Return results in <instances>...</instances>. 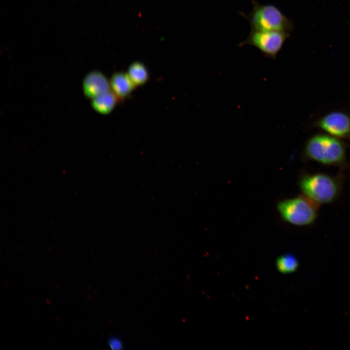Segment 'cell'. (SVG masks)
Here are the masks:
<instances>
[{
    "instance_id": "obj_1",
    "label": "cell",
    "mask_w": 350,
    "mask_h": 350,
    "mask_svg": "<svg viewBox=\"0 0 350 350\" xmlns=\"http://www.w3.org/2000/svg\"><path fill=\"white\" fill-rule=\"evenodd\" d=\"M304 151L310 159L326 165H338L346 159L344 143L340 139L328 134L311 137L306 142Z\"/></svg>"
},
{
    "instance_id": "obj_2",
    "label": "cell",
    "mask_w": 350,
    "mask_h": 350,
    "mask_svg": "<svg viewBox=\"0 0 350 350\" xmlns=\"http://www.w3.org/2000/svg\"><path fill=\"white\" fill-rule=\"evenodd\" d=\"M252 4V10L247 18L252 30L288 33L292 31V22L276 6L261 4L254 0Z\"/></svg>"
},
{
    "instance_id": "obj_3",
    "label": "cell",
    "mask_w": 350,
    "mask_h": 350,
    "mask_svg": "<svg viewBox=\"0 0 350 350\" xmlns=\"http://www.w3.org/2000/svg\"><path fill=\"white\" fill-rule=\"evenodd\" d=\"M299 185L305 196L318 204L333 202L340 190L336 179L323 173L303 175L299 179Z\"/></svg>"
},
{
    "instance_id": "obj_4",
    "label": "cell",
    "mask_w": 350,
    "mask_h": 350,
    "mask_svg": "<svg viewBox=\"0 0 350 350\" xmlns=\"http://www.w3.org/2000/svg\"><path fill=\"white\" fill-rule=\"evenodd\" d=\"M282 218L298 226L312 224L317 217L318 204L305 195L280 201L277 206Z\"/></svg>"
},
{
    "instance_id": "obj_5",
    "label": "cell",
    "mask_w": 350,
    "mask_h": 350,
    "mask_svg": "<svg viewBox=\"0 0 350 350\" xmlns=\"http://www.w3.org/2000/svg\"><path fill=\"white\" fill-rule=\"evenodd\" d=\"M289 35L283 32L251 30L248 37L238 46L252 45L265 56L275 59Z\"/></svg>"
},
{
    "instance_id": "obj_6",
    "label": "cell",
    "mask_w": 350,
    "mask_h": 350,
    "mask_svg": "<svg viewBox=\"0 0 350 350\" xmlns=\"http://www.w3.org/2000/svg\"><path fill=\"white\" fill-rule=\"evenodd\" d=\"M316 125L328 134L338 139L350 138V115L345 112H329L319 118Z\"/></svg>"
},
{
    "instance_id": "obj_7",
    "label": "cell",
    "mask_w": 350,
    "mask_h": 350,
    "mask_svg": "<svg viewBox=\"0 0 350 350\" xmlns=\"http://www.w3.org/2000/svg\"><path fill=\"white\" fill-rule=\"evenodd\" d=\"M84 92L90 98H94L110 91V82L101 72L92 71L88 74L83 83Z\"/></svg>"
},
{
    "instance_id": "obj_8",
    "label": "cell",
    "mask_w": 350,
    "mask_h": 350,
    "mask_svg": "<svg viewBox=\"0 0 350 350\" xmlns=\"http://www.w3.org/2000/svg\"><path fill=\"white\" fill-rule=\"evenodd\" d=\"M109 82L112 91L120 101L127 98L136 88L128 74L122 72L114 73Z\"/></svg>"
},
{
    "instance_id": "obj_9",
    "label": "cell",
    "mask_w": 350,
    "mask_h": 350,
    "mask_svg": "<svg viewBox=\"0 0 350 350\" xmlns=\"http://www.w3.org/2000/svg\"><path fill=\"white\" fill-rule=\"evenodd\" d=\"M118 101L117 96L110 90L93 98L91 105L97 112L106 114L113 109Z\"/></svg>"
},
{
    "instance_id": "obj_10",
    "label": "cell",
    "mask_w": 350,
    "mask_h": 350,
    "mask_svg": "<svg viewBox=\"0 0 350 350\" xmlns=\"http://www.w3.org/2000/svg\"><path fill=\"white\" fill-rule=\"evenodd\" d=\"M127 74L136 86L144 84L149 79L146 66L140 62L132 63L128 68Z\"/></svg>"
},
{
    "instance_id": "obj_11",
    "label": "cell",
    "mask_w": 350,
    "mask_h": 350,
    "mask_svg": "<svg viewBox=\"0 0 350 350\" xmlns=\"http://www.w3.org/2000/svg\"><path fill=\"white\" fill-rule=\"evenodd\" d=\"M298 266L297 258L292 254H284L278 258L276 266L278 270L283 273L294 272Z\"/></svg>"
},
{
    "instance_id": "obj_12",
    "label": "cell",
    "mask_w": 350,
    "mask_h": 350,
    "mask_svg": "<svg viewBox=\"0 0 350 350\" xmlns=\"http://www.w3.org/2000/svg\"><path fill=\"white\" fill-rule=\"evenodd\" d=\"M109 345L113 350H120L122 348L121 341L117 338H112L109 340Z\"/></svg>"
}]
</instances>
